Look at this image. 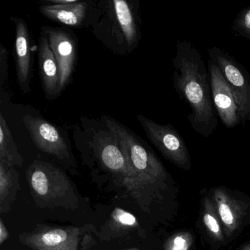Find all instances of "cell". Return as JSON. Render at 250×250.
<instances>
[{
	"label": "cell",
	"instance_id": "cell-1",
	"mask_svg": "<svg viewBox=\"0 0 250 250\" xmlns=\"http://www.w3.org/2000/svg\"><path fill=\"white\" fill-rule=\"evenodd\" d=\"M71 128L73 141L83 160L112 175L140 206H146L147 194L130 167L116 136L102 117L82 116Z\"/></svg>",
	"mask_w": 250,
	"mask_h": 250
},
{
	"label": "cell",
	"instance_id": "cell-2",
	"mask_svg": "<svg viewBox=\"0 0 250 250\" xmlns=\"http://www.w3.org/2000/svg\"><path fill=\"white\" fill-rule=\"evenodd\" d=\"M172 67L174 89L191 109L187 120L196 133L208 138L216 129L218 119L203 57L191 42L177 40Z\"/></svg>",
	"mask_w": 250,
	"mask_h": 250
},
{
	"label": "cell",
	"instance_id": "cell-3",
	"mask_svg": "<svg viewBox=\"0 0 250 250\" xmlns=\"http://www.w3.org/2000/svg\"><path fill=\"white\" fill-rule=\"evenodd\" d=\"M142 25L139 0H99L88 29L109 52L126 56L140 44Z\"/></svg>",
	"mask_w": 250,
	"mask_h": 250
},
{
	"label": "cell",
	"instance_id": "cell-4",
	"mask_svg": "<svg viewBox=\"0 0 250 250\" xmlns=\"http://www.w3.org/2000/svg\"><path fill=\"white\" fill-rule=\"evenodd\" d=\"M102 117L116 136L130 167L146 194L147 191L162 188L167 180L168 173L151 147L131 128L115 118L109 115Z\"/></svg>",
	"mask_w": 250,
	"mask_h": 250
},
{
	"label": "cell",
	"instance_id": "cell-5",
	"mask_svg": "<svg viewBox=\"0 0 250 250\" xmlns=\"http://www.w3.org/2000/svg\"><path fill=\"white\" fill-rule=\"evenodd\" d=\"M31 194L41 208L78 207L79 196L72 181L60 168L49 162L35 159L26 170Z\"/></svg>",
	"mask_w": 250,
	"mask_h": 250
},
{
	"label": "cell",
	"instance_id": "cell-6",
	"mask_svg": "<svg viewBox=\"0 0 250 250\" xmlns=\"http://www.w3.org/2000/svg\"><path fill=\"white\" fill-rule=\"evenodd\" d=\"M93 226L37 225L22 232L19 240L34 250H89L96 244L91 232Z\"/></svg>",
	"mask_w": 250,
	"mask_h": 250
},
{
	"label": "cell",
	"instance_id": "cell-7",
	"mask_svg": "<svg viewBox=\"0 0 250 250\" xmlns=\"http://www.w3.org/2000/svg\"><path fill=\"white\" fill-rule=\"evenodd\" d=\"M21 119L39 150L53 158L65 169L77 172L71 140L65 129L49 122L39 113L27 112Z\"/></svg>",
	"mask_w": 250,
	"mask_h": 250
},
{
	"label": "cell",
	"instance_id": "cell-8",
	"mask_svg": "<svg viewBox=\"0 0 250 250\" xmlns=\"http://www.w3.org/2000/svg\"><path fill=\"white\" fill-rule=\"evenodd\" d=\"M150 143L171 163L184 170L191 169V156L187 143L171 124H162L143 115L136 117Z\"/></svg>",
	"mask_w": 250,
	"mask_h": 250
},
{
	"label": "cell",
	"instance_id": "cell-9",
	"mask_svg": "<svg viewBox=\"0 0 250 250\" xmlns=\"http://www.w3.org/2000/svg\"><path fill=\"white\" fill-rule=\"evenodd\" d=\"M209 59L214 61L228 82L239 112L241 124L250 121V74L234 57L217 46L208 49Z\"/></svg>",
	"mask_w": 250,
	"mask_h": 250
},
{
	"label": "cell",
	"instance_id": "cell-10",
	"mask_svg": "<svg viewBox=\"0 0 250 250\" xmlns=\"http://www.w3.org/2000/svg\"><path fill=\"white\" fill-rule=\"evenodd\" d=\"M41 33L47 38L49 46L58 61L61 71V94L73 82L78 63V39L66 27L43 26Z\"/></svg>",
	"mask_w": 250,
	"mask_h": 250
},
{
	"label": "cell",
	"instance_id": "cell-11",
	"mask_svg": "<svg viewBox=\"0 0 250 250\" xmlns=\"http://www.w3.org/2000/svg\"><path fill=\"white\" fill-rule=\"evenodd\" d=\"M11 21L15 26L16 72L17 84L24 94L31 92L33 74V41L28 24L21 17L11 16Z\"/></svg>",
	"mask_w": 250,
	"mask_h": 250
},
{
	"label": "cell",
	"instance_id": "cell-12",
	"mask_svg": "<svg viewBox=\"0 0 250 250\" xmlns=\"http://www.w3.org/2000/svg\"><path fill=\"white\" fill-rule=\"evenodd\" d=\"M208 65L211 86L212 101L216 113L226 128H234L241 122L232 90L217 64L209 59Z\"/></svg>",
	"mask_w": 250,
	"mask_h": 250
},
{
	"label": "cell",
	"instance_id": "cell-13",
	"mask_svg": "<svg viewBox=\"0 0 250 250\" xmlns=\"http://www.w3.org/2000/svg\"><path fill=\"white\" fill-rule=\"evenodd\" d=\"M96 5V1L93 0H74L72 3L64 5L42 3L39 11L48 20L66 27L89 28Z\"/></svg>",
	"mask_w": 250,
	"mask_h": 250
},
{
	"label": "cell",
	"instance_id": "cell-14",
	"mask_svg": "<svg viewBox=\"0 0 250 250\" xmlns=\"http://www.w3.org/2000/svg\"><path fill=\"white\" fill-rule=\"evenodd\" d=\"M38 62L39 77L45 98L48 101L55 100L61 95V71L47 38L41 32L38 44Z\"/></svg>",
	"mask_w": 250,
	"mask_h": 250
},
{
	"label": "cell",
	"instance_id": "cell-15",
	"mask_svg": "<svg viewBox=\"0 0 250 250\" xmlns=\"http://www.w3.org/2000/svg\"><path fill=\"white\" fill-rule=\"evenodd\" d=\"M213 199L224 233L227 237H231L242 227L247 214V206L244 202L232 196L229 190L222 187L215 188Z\"/></svg>",
	"mask_w": 250,
	"mask_h": 250
},
{
	"label": "cell",
	"instance_id": "cell-16",
	"mask_svg": "<svg viewBox=\"0 0 250 250\" xmlns=\"http://www.w3.org/2000/svg\"><path fill=\"white\" fill-rule=\"evenodd\" d=\"M135 232H138L140 236L146 237L144 230L136 216L121 208L116 207L100 232H96V234L101 239L109 241L124 238Z\"/></svg>",
	"mask_w": 250,
	"mask_h": 250
},
{
	"label": "cell",
	"instance_id": "cell-17",
	"mask_svg": "<svg viewBox=\"0 0 250 250\" xmlns=\"http://www.w3.org/2000/svg\"><path fill=\"white\" fill-rule=\"evenodd\" d=\"M20 190V174L14 167L0 161V213H8Z\"/></svg>",
	"mask_w": 250,
	"mask_h": 250
},
{
	"label": "cell",
	"instance_id": "cell-18",
	"mask_svg": "<svg viewBox=\"0 0 250 250\" xmlns=\"http://www.w3.org/2000/svg\"><path fill=\"white\" fill-rule=\"evenodd\" d=\"M0 161L12 167H21L24 163V159L2 113L0 114Z\"/></svg>",
	"mask_w": 250,
	"mask_h": 250
},
{
	"label": "cell",
	"instance_id": "cell-19",
	"mask_svg": "<svg viewBox=\"0 0 250 250\" xmlns=\"http://www.w3.org/2000/svg\"><path fill=\"white\" fill-rule=\"evenodd\" d=\"M203 221L205 228L213 241L222 242L225 240V233L218 214L214 201L206 197L203 203Z\"/></svg>",
	"mask_w": 250,
	"mask_h": 250
},
{
	"label": "cell",
	"instance_id": "cell-20",
	"mask_svg": "<svg viewBox=\"0 0 250 250\" xmlns=\"http://www.w3.org/2000/svg\"><path fill=\"white\" fill-rule=\"evenodd\" d=\"M194 238L188 231H180L169 237L162 250H189Z\"/></svg>",
	"mask_w": 250,
	"mask_h": 250
},
{
	"label": "cell",
	"instance_id": "cell-21",
	"mask_svg": "<svg viewBox=\"0 0 250 250\" xmlns=\"http://www.w3.org/2000/svg\"><path fill=\"white\" fill-rule=\"evenodd\" d=\"M232 30L235 36L250 41V7L241 10L232 22Z\"/></svg>",
	"mask_w": 250,
	"mask_h": 250
},
{
	"label": "cell",
	"instance_id": "cell-22",
	"mask_svg": "<svg viewBox=\"0 0 250 250\" xmlns=\"http://www.w3.org/2000/svg\"><path fill=\"white\" fill-rule=\"evenodd\" d=\"M8 52L2 43H0V86L2 87L8 77Z\"/></svg>",
	"mask_w": 250,
	"mask_h": 250
},
{
	"label": "cell",
	"instance_id": "cell-23",
	"mask_svg": "<svg viewBox=\"0 0 250 250\" xmlns=\"http://www.w3.org/2000/svg\"><path fill=\"white\" fill-rule=\"evenodd\" d=\"M8 238H9V232L8 228L4 223L3 220L1 219H0V244L1 245L3 244Z\"/></svg>",
	"mask_w": 250,
	"mask_h": 250
},
{
	"label": "cell",
	"instance_id": "cell-24",
	"mask_svg": "<svg viewBox=\"0 0 250 250\" xmlns=\"http://www.w3.org/2000/svg\"><path fill=\"white\" fill-rule=\"evenodd\" d=\"M239 250H250V242L244 243L240 247Z\"/></svg>",
	"mask_w": 250,
	"mask_h": 250
},
{
	"label": "cell",
	"instance_id": "cell-25",
	"mask_svg": "<svg viewBox=\"0 0 250 250\" xmlns=\"http://www.w3.org/2000/svg\"><path fill=\"white\" fill-rule=\"evenodd\" d=\"M141 250L139 248H132V249H128V250Z\"/></svg>",
	"mask_w": 250,
	"mask_h": 250
}]
</instances>
